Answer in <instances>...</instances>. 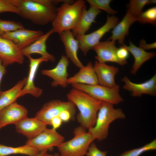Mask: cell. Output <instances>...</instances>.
Masks as SVG:
<instances>
[{"instance_id":"obj_41","label":"cell","mask_w":156,"mask_h":156,"mask_svg":"<svg viewBox=\"0 0 156 156\" xmlns=\"http://www.w3.org/2000/svg\"><path fill=\"white\" fill-rule=\"evenodd\" d=\"M46 156H58V155H49V154H47Z\"/></svg>"},{"instance_id":"obj_39","label":"cell","mask_w":156,"mask_h":156,"mask_svg":"<svg viewBox=\"0 0 156 156\" xmlns=\"http://www.w3.org/2000/svg\"><path fill=\"white\" fill-rule=\"evenodd\" d=\"M48 150H45L40 151L38 154L34 156H46Z\"/></svg>"},{"instance_id":"obj_14","label":"cell","mask_w":156,"mask_h":156,"mask_svg":"<svg viewBox=\"0 0 156 156\" xmlns=\"http://www.w3.org/2000/svg\"><path fill=\"white\" fill-rule=\"evenodd\" d=\"M116 41L111 40L100 42L92 49L96 52L95 58L100 63L111 62L117 63L121 65L126 63L120 60L117 55L118 48L115 45Z\"/></svg>"},{"instance_id":"obj_9","label":"cell","mask_w":156,"mask_h":156,"mask_svg":"<svg viewBox=\"0 0 156 156\" xmlns=\"http://www.w3.org/2000/svg\"><path fill=\"white\" fill-rule=\"evenodd\" d=\"M64 137L52 129H45L34 138L28 140L25 144L34 147L40 151L51 148L53 147H58L64 140Z\"/></svg>"},{"instance_id":"obj_1","label":"cell","mask_w":156,"mask_h":156,"mask_svg":"<svg viewBox=\"0 0 156 156\" xmlns=\"http://www.w3.org/2000/svg\"><path fill=\"white\" fill-rule=\"evenodd\" d=\"M67 97L68 101L73 103L79 110L77 118L80 125L86 129L93 127L103 101L73 88L67 93Z\"/></svg>"},{"instance_id":"obj_6","label":"cell","mask_w":156,"mask_h":156,"mask_svg":"<svg viewBox=\"0 0 156 156\" xmlns=\"http://www.w3.org/2000/svg\"><path fill=\"white\" fill-rule=\"evenodd\" d=\"M73 88L81 90L94 98L113 105L118 104L123 101L119 93L120 86L117 84L109 88L99 84L89 85L82 84L71 85Z\"/></svg>"},{"instance_id":"obj_19","label":"cell","mask_w":156,"mask_h":156,"mask_svg":"<svg viewBox=\"0 0 156 156\" xmlns=\"http://www.w3.org/2000/svg\"><path fill=\"white\" fill-rule=\"evenodd\" d=\"M60 38L64 45L66 56L73 64L79 68L84 65L77 55L79 42L74 36L70 30L64 31L59 34Z\"/></svg>"},{"instance_id":"obj_35","label":"cell","mask_w":156,"mask_h":156,"mask_svg":"<svg viewBox=\"0 0 156 156\" xmlns=\"http://www.w3.org/2000/svg\"><path fill=\"white\" fill-rule=\"evenodd\" d=\"M75 113L68 110L62 112L59 115L62 122H67L74 118Z\"/></svg>"},{"instance_id":"obj_2","label":"cell","mask_w":156,"mask_h":156,"mask_svg":"<svg viewBox=\"0 0 156 156\" xmlns=\"http://www.w3.org/2000/svg\"><path fill=\"white\" fill-rule=\"evenodd\" d=\"M19 9V15L34 23L43 25L52 22L55 18L57 8L42 3L41 0H13Z\"/></svg>"},{"instance_id":"obj_22","label":"cell","mask_w":156,"mask_h":156,"mask_svg":"<svg viewBox=\"0 0 156 156\" xmlns=\"http://www.w3.org/2000/svg\"><path fill=\"white\" fill-rule=\"evenodd\" d=\"M101 10L90 7L88 10L86 8L83 11L79 20L75 27L72 30L74 36L76 37L85 34L93 23L95 22L96 16Z\"/></svg>"},{"instance_id":"obj_11","label":"cell","mask_w":156,"mask_h":156,"mask_svg":"<svg viewBox=\"0 0 156 156\" xmlns=\"http://www.w3.org/2000/svg\"><path fill=\"white\" fill-rule=\"evenodd\" d=\"M27 56L29 60L30 64L28 75L26 84L19 94L18 98L26 94H30L33 96L38 97L41 95L42 90L35 86L34 80L39 65L43 62L49 61L48 58L41 56L38 58H34L31 55Z\"/></svg>"},{"instance_id":"obj_4","label":"cell","mask_w":156,"mask_h":156,"mask_svg":"<svg viewBox=\"0 0 156 156\" xmlns=\"http://www.w3.org/2000/svg\"><path fill=\"white\" fill-rule=\"evenodd\" d=\"M114 105L103 102L98 111L94 126L88 129V132L94 140L99 141L105 139L110 124L118 119H125L126 116L122 110L115 108Z\"/></svg>"},{"instance_id":"obj_37","label":"cell","mask_w":156,"mask_h":156,"mask_svg":"<svg viewBox=\"0 0 156 156\" xmlns=\"http://www.w3.org/2000/svg\"><path fill=\"white\" fill-rule=\"evenodd\" d=\"M62 122L59 116H55L51 119V125L52 126V128L56 130L61 126Z\"/></svg>"},{"instance_id":"obj_13","label":"cell","mask_w":156,"mask_h":156,"mask_svg":"<svg viewBox=\"0 0 156 156\" xmlns=\"http://www.w3.org/2000/svg\"><path fill=\"white\" fill-rule=\"evenodd\" d=\"M43 34L41 30L24 28L7 33L1 37L11 40L21 50L32 44Z\"/></svg>"},{"instance_id":"obj_32","label":"cell","mask_w":156,"mask_h":156,"mask_svg":"<svg viewBox=\"0 0 156 156\" xmlns=\"http://www.w3.org/2000/svg\"><path fill=\"white\" fill-rule=\"evenodd\" d=\"M5 12H12L19 15L20 11L13 0H0V14Z\"/></svg>"},{"instance_id":"obj_38","label":"cell","mask_w":156,"mask_h":156,"mask_svg":"<svg viewBox=\"0 0 156 156\" xmlns=\"http://www.w3.org/2000/svg\"><path fill=\"white\" fill-rule=\"evenodd\" d=\"M6 70L5 69V67L3 66L2 62L0 60V85L2 77L4 74L5 73ZM1 91L0 90V95Z\"/></svg>"},{"instance_id":"obj_8","label":"cell","mask_w":156,"mask_h":156,"mask_svg":"<svg viewBox=\"0 0 156 156\" xmlns=\"http://www.w3.org/2000/svg\"><path fill=\"white\" fill-rule=\"evenodd\" d=\"M68 110L76 113L75 106L72 102L53 100L44 104L36 114L35 117L47 125H51V119L59 116L63 111Z\"/></svg>"},{"instance_id":"obj_7","label":"cell","mask_w":156,"mask_h":156,"mask_svg":"<svg viewBox=\"0 0 156 156\" xmlns=\"http://www.w3.org/2000/svg\"><path fill=\"white\" fill-rule=\"evenodd\" d=\"M119 23L118 18L114 15L107 17L105 24L96 31L90 34L75 37L79 42V49L83 55H87L88 51L100 42L102 37Z\"/></svg>"},{"instance_id":"obj_23","label":"cell","mask_w":156,"mask_h":156,"mask_svg":"<svg viewBox=\"0 0 156 156\" xmlns=\"http://www.w3.org/2000/svg\"><path fill=\"white\" fill-rule=\"evenodd\" d=\"M137 21V18L127 10V12L122 21L114 27L111 32L112 36L108 40L116 41L118 40L121 45L124 44L125 37L128 35L131 25Z\"/></svg>"},{"instance_id":"obj_40","label":"cell","mask_w":156,"mask_h":156,"mask_svg":"<svg viewBox=\"0 0 156 156\" xmlns=\"http://www.w3.org/2000/svg\"><path fill=\"white\" fill-rule=\"evenodd\" d=\"M156 1L155 0H149V4H155Z\"/></svg>"},{"instance_id":"obj_5","label":"cell","mask_w":156,"mask_h":156,"mask_svg":"<svg viewBox=\"0 0 156 156\" xmlns=\"http://www.w3.org/2000/svg\"><path fill=\"white\" fill-rule=\"evenodd\" d=\"M74 137L63 142L57 148L61 156H84L94 140L86 129L80 126L73 131Z\"/></svg>"},{"instance_id":"obj_18","label":"cell","mask_w":156,"mask_h":156,"mask_svg":"<svg viewBox=\"0 0 156 156\" xmlns=\"http://www.w3.org/2000/svg\"><path fill=\"white\" fill-rule=\"evenodd\" d=\"M93 66L99 84L110 88L116 86L115 77L119 72L118 68L108 65L105 63H100L97 61L95 62Z\"/></svg>"},{"instance_id":"obj_28","label":"cell","mask_w":156,"mask_h":156,"mask_svg":"<svg viewBox=\"0 0 156 156\" xmlns=\"http://www.w3.org/2000/svg\"><path fill=\"white\" fill-rule=\"evenodd\" d=\"M156 149V140L155 139L142 147L126 151L119 156H140L144 152Z\"/></svg>"},{"instance_id":"obj_42","label":"cell","mask_w":156,"mask_h":156,"mask_svg":"<svg viewBox=\"0 0 156 156\" xmlns=\"http://www.w3.org/2000/svg\"></svg>"},{"instance_id":"obj_21","label":"cell","mask_w":156,"mask_h":156,"mask_svg":"<svg viewBox=\"0 0 156 156\" xmlns=\"http://www.w3.org/2000/svg\"><path fill=\"white\" fill-rule=\"evenodd\" d=\"M54 31L52 28L46 33L44 34L39 38L27 47L21 50L24 56L31 55L33 53H38L41 56L46 57L49 61H55V57L49 53L47 51L46 42L49 37L53 33Z\"/></svg>"},{"instance_id":"obj_29","label":"cell","mask_w":156,"mask_h":156,"mask_svg":"<svg viewBox=\"0 0 156 156\" xmlns=\"http://www.w3.org/2000/svg\"><path fill=\"white\" fill-rule=\"evenodd\" d=\"M149 0H131L128 5L127 10L137 18L142 12L144 7L149 4Z\"/></svg>"},{"instance_id":"obj_33","label":"cell","mask_w":156,"mask_h":156,"mask_svg":"<svg viewBox=\"0 0 156 156\" xmlns=\"http://www.w3.org/2000/svg\"><path fill=\"white\" fill-rule=\"evenodd\" d=\"M107 152L100 150L93 142L90 145L86 156H107Z\"/></svg>"},{"instance_id":"obj_20","label":"cell","mask_w":156,"mask_h":156,"mask_svg":"<svg viewBox=\"0 0 156 156\" xmlns=\"http://www.w3.org/2000/svg\"><path fill=\"white\" fill-rule=\"evenodd\" d=\"M68 84H82L89 85L99 84L93 65L90 61L85 66L80 68L78 72L68 78Z\"/></svg>"},{"instance_id":"obj_36","label":"cell","mask_w":156,"mask_h":156,"mask_svg":"<svg viewBox=\"0 0 156 156\" xmlns=\"http://www.w3.org/2000/svg\"><path fill=\"white\" fill-rule=\"evenodd\" d=\"M139 45V47L144 50L155 49L156 48V42L148 44L146 43V41L143 39L140 41Z\"/></svg>"},{"instance_id":"obj_26","label":"cell","mask_w":156,"mask_h":156,"mask_svg":"<svg viewBox=\"0 0 156 156\" xmlns=\"http://www.w3.org/2000/svg\"><path fill=\"white\" fill-rule=\"evenodd\" d=\"M40 152L37 149L26 144L18 147H12L0 144V156L16 154L34 156Z\"/></svg>"},{"instance_id":"obj_24","label":"cell","mask_w":156,"mask_h":156,"mask_svg":"<svg viewBox=\"0 0 156 156\" xmlns=\"http://www.w3.org/2000/svg\"><path fill=\"white\" fill-rule=\"evenodd\" d=\"M133 55L134 62L130 70L131 73L135 75L142 65L148 60L154 57L155 52H147L145 50L134 45L131 41L129 46L122 45Z\"/></svg>"},{"instance_id":"obj_17","label":"cell","mask_w":156,"mask_h":156,"mask_svg":"<svg viewBox=\"0 0 156 156\" xmlns=\"http://www.w3.org/2000/svg\"><path fill=\"white\" fill-rule=\"evenodd\" d=\"M15 125L17 132L26 136L28 140L36 137L47 128V126L35 117H27Z\"/></svg>"},{"instance_id":"obj_34","label":"cell","mask_w":156,"mask_h":156,"mask_svg":"<svg viewBox=\"0 0 156 156\" xmlns=\"http://www.w3.org/2000/svg\"><path fill=\"white\" fill-rule=\"evenodd\" d=\"M117 55L120 60L127 64V59L129 56V51L123 45H122L120 48H118Z\"/></svg>"},{"instance_id":"obj_15","label":"cell","mask_w":156,"mask_h":156,"mask_svg":"<svg viewBox=\"0 0 156 156\" xmlns=\"http://www.w3.org/2000/svg\"><path fill=\"white\" fill-rule=\"evenodd\" d=\"M28 111L24 106L16 101L0 111V129L11 124L15 125L27 117Z\"/></svg>"},{"instance_id":"obj_16","label":"cell","mask_w":156,"mask_h":156,"mask_svg":"<svg viewBox=\"0 0 156 156\" xmlns=\"http://www.w3.org/2000/svg\"><path fill=\"white\" fill-rule=\"evenodd\" d=\"M125 84L123 88L131 92V96L139 97L144 94L156 95V74L148 80L141 83H133L127 76L121 79Z\"/></svg>"},{"instance_id":"obj_10","label":"cell","mask_w":156,"mask_h":156,"mask_svg":"<svg viewBox=\"0 0 156 156\" xmlns=\"http://www.w3.org/2000/svg\"><path fill=\"white\" fill-rule=\"evenodd\" d=\"M0 60L6 67L15 63L23 64L24 56L13 42L0 36Z\"/></svg>"},{"instance_id":"obj_25","label":"cell","mask_w":156,"mask_h":156,"mask_svg":"<svg viewBox=\"0 0 156 156\" xmlns=\"http://www.w3.org/2000/svg\"><path fill=\"white\" fill-rule=\"evenodd\" d=\"M27 79V77H25L10 89L1 92L0 95V111L16 101L25 86Z\"/></svg>"},{"instance_id":"obj_3","label":"cell","mask_w":156,"mask_h":156,"mask_svg":"<svg viewBox=\"0 0 156 156\" xmlns=\"http://www.w3.org/2000/svg\"><path fill=\"white\" fill-rule=\"evenodd\" d=\"M86 1L77 0L72 4L62 3L56 8L55 18L52 22L54 32L73 30L76 26L84 10L86 8Z\"/></svg>"},{"instance_id":"obj_27","label":"cell","mask_w":156,"mask_h":156,"mask_svg":"<svg viewBox=\"0 0 156 156\" xmlns=\"http://www.w3.org/2000/svg\"><path fill=\"white\" fill-rule=\"evenodd\" d=\"M24 28L23 24L19 22L0 19L1 36L7 33Z\"/></svg>"},{"instance_id":"obj_30","label":"cell","mask_w":156,"mask_h":156,"mask_svg":"<svg viewBox=\"0 0 156 156\" xmlns=\"http://www.w3.org/2000/svg\"><path fill=\"white\" fill-rule=\"evenodd\" d=\"M111 0H87L90 7L99 10H102L109 14L114 15L117 12L113 9L110 6Z\"/></svg>"},{"instance_id":"obj_31","label":"cell","mask_w":156,"mask_h":156,"mask_svg":"<svg viewBox=\"0 0 156 156\" xmlns=\"http://www.w3.org/2000/svg\"><path fill=\"white\" fill-rule=\"evenodd\" d=\"M137 21L141 23H149L153 25L156 23V7L150 8L142 12L137 18Z\"/></svg>"},{"instance_id":"obj_12","label":"cell","mask_w":156,"mask_h":156,"mask_svg":"<svg viewBox=\"0 0 156 156\" xmlns=\"http://www.w3.org/2000/svg\"><path fill=\"white\" fill-rule=\"evenodd\" d=\"M69 64L68 59L66 56L63 55L54 68L51 69H43L41 70V73L53 80L51 83L52 86H60L66 88L68 85L67 68Z\"/></svg>"}]
</instances>
